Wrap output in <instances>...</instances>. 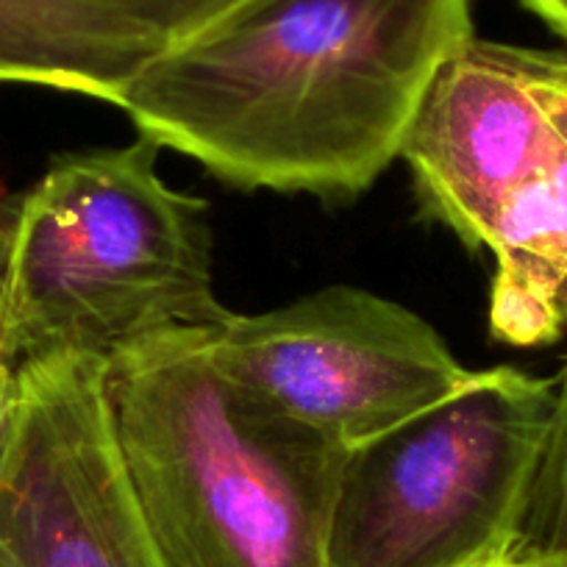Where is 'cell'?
Returning a JSON list of instances; mask_svg holds the SVG:
<instances>
[{
	"label": "cell",
	"mask_w": 567,
	"mask_h": 567,
	"mask_svg": "<svg viewBox=\"0 0 567 567\" xmlns=\"http://www.w3.org/2000/svg\"><path fill=\"white\" fill-rule=\"evenodd\" d=\"M471 37V0H237L112 106L231 187L357 198Z\"/></svg>",
	"instance_id": "1"
},
{
	"label": "cell",
	"mask_w": 567,
	"mask_h": 567,
	"mask_svg": "<svg viewBox=\"0 0 567 567\" xmlns=\"http://www.w3.org/2000/svg\"><path fill=\"white\" fill-rule=\"evenodd\" d=\"M176 331L109 362L131 487L167 567H329L348 451L267 412Z\"/></svg>",
	"instance_id": "2"
},
{
	"label": "cell",
	"mask_w": 567,
	"mask_h": 567,
	"mask_svg": "<svg viewBox=\"0 0 567 567\" xmlns=\"http://www.w3.org/2000/svg\"><path fill=\"white\" fill-rule=\"evenodd\" d=\"M159 145L59 156L9 215L0 359L123 357L176 331H215L209 206L162 182Z\"/></svg>",
	"instance_id": "3"
},
{
	"label": "cell",
	"mask_w": 567,
	"mask_h": 567,
	"mask_svg": "<svg viewBox=\"0 0 567 567\" xmlns=\"http://www.w3.org/2000/svg\"><path fill=\"white\" fill-rule=\"evenodd\" d=\"M401 159L423 209L495 256L489 331L567 334V53L471 37L434 79Z\"/></svg>",
	"instance_id": "4"
},
{
	"label": "cell",
	"mask_w": 567,
	"mask_h": 567,
	"mask_svg": "<svg viewBox=\"0 0 567 567\" xmlns=\"http://www.w3.org/2000/svg\"><path fill=\"white\" fill-rule=\"evenodd\" d=\"M556 379L471 370L445 401L348 451L329 567H482L515 543Z\"/></svg>",
	"instance_id": "5"
},
{
	"label": "cell",
	"mask_w": 567,
	"mask_h": 567,
	"mask_svg": "<svg viewBox=\"0 0 567 567\" xmlns=\"http://www.w3.org/2000/svg\"><path fill=\"white\" fill-rule=\"evenodd\" d=\"M212 362L267 412L353 451L460 390L471 370L432 323L334 284L261 315H228Z\"/></svg>",
	"instance_id": "6"
},
{
	"label": "cell",
	"mask_w": 567,
	"mask_h": 567,
	"mask_svg": "<svg viewBox=\"0 0 567 567\" xmlns=\"http://www.w3.org/2000/svg\"><path fill=\"white\" fill-rule=\"evenodd\" d=\"M0 567H167L120 451L106 359L64 353L14 368Z\"/></svg>",
	"instance_id": "7"
},
{
	"label": "cell",
	"mask_w": 567,
	"mask_h": 567,
	"mask_svg": "<svg viewBox=\"0 0 567 567\" xmlns=\"http://www.w3.org/2000/svg\"><path fill=\"white\" fill-rule=\"evenodd\" d=\"M156 51L92 0H0V81L114 103Z\"/></svg>",
	"instance_id": "8"
},
{
	"label": "cell",
	"mask_w": 567,
	"mask_h": 567,
	"mask_svg": "<svg viewBox=\"0 0 567 567\" xmlns=\"http://www.w3.org/2000/svg\"><path fill=\"white\" fill-rule=\"evenodd\" d=\"M567 556V364L556 375L554 412L537 473L528 487L526 506L517 523L515 543L506 561L520 567Z\"/></svg>",
	"instance_id": "9"
},
{
	"label": "cell",
	"mask_w": 567,
	"mask_h": 567,
	"mask_svg": "<svg viewBox=\"0 0 567 567\" xmlns=\"http://www.w3.org/2000/svg\"><path fill=\"white\" fill-rule=\"evenodd\" d=\"M156 48H167L195 34L231 9L237 0H92Z\"/></svg>",
	"instance_id": "10"
},
{
	"label": "cell",
	"mask_w": 567,
	"mask_h": 567,
	"mask_svg": "<svg viewBox=\"0 0 567 567\" xmlns=\"http://www.w3.org/2000/svg\"><path fill=\"white\" fill-rule=\"evenodd\" d=\"M532 14H537L554 34L567 40V0H520Z\"/></svg>",
	"instance_id": "11"
},
{
	"label": "cell",
	"mask_w": 567,
	"mask_h": 567,
	"mask_svg": "<svg viewBox=\"0 0 567 567\" xmlns=\"http://www.w3.org/2000/svg\"><path fill=\"white\" fill-rule=\"evenodd\" d=\"M14 401V368L0 359V437H3V429H7L9 412H12Z\"/></svg>",
	"instance_id": "12"
},
{
	"label": "cell",
	"mask_w": 567,
	"mask_h": 567,
	"mask_svg": "<svg viewBox=\"0 0 567 567\" xmlns=\"http://www.w3.org/2000/svg\"><path fill=\"white\" fill-rule=\"evenodd\" d=\"M7 226L9 217H3V212H0V272H3V256H7Z\"/></svg>",
	"instance_id": "13"
},
{
	"label": "cell",
	"mask_w": 567,
	"mask_h": 567,
	"mask_svg": "<svg viewBox=\"0 0 567 567\" xmlns=\"http://www.w3.org/2000/svg\"><path fill=\"white\" fill-rule=\"evenodd\" d=\"M534 567H567V556H565V559H554V561H543V565H534Z\"/></svg>",
	"instance_id": "14"
},
{
	"label": "cell",
	"mask_w": 567,
	"mask_h": 567,
	"mask_svg": "<svg viewBox=\"0 0 567 567\" xmlns=\"http://www.w3.org/2000/svg\"><path fill=\"white\" fill-rule=\"evenodd\" d=\"M482 567H520V565H512V561H493V565H482Z\"/></svg>",
	"instance_id": "15"
}]
</instances>
